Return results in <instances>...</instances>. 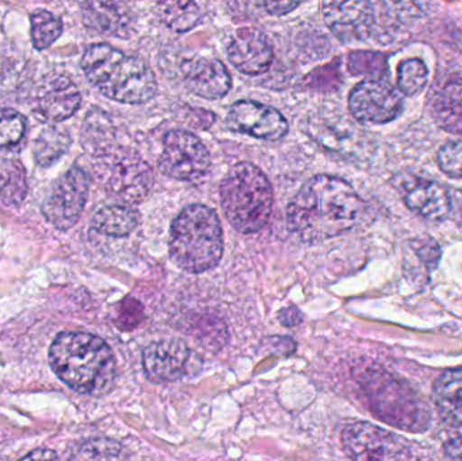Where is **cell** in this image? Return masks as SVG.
<instances>
[{"label": "cell", "instance_id": "22", "mask_svg": "<svg viewBox=\"0 0 462 461\" xmlns=\"http://www.w3.org/2000/svg\"><path fill=\"white\" fill-rule=\"evenodd\" d=\"M81 8L89 29L107 35H118L124 30V15L113 3H84Z\"/></svg>", "mask_w": 462, "mask_h": 461}, {"label": "cell", "instance_id": "27", "mask_svg": "<svg viewBox=\"0 0 462 461\" xmlns=\"http://www.w3.org/2000/svg\"><path fill=\"white\" fill-rule=\"evenodd\" d=\"M429 69L420 59L403 60L398 68V87L401 94L412 97L425 88Z\"/></svg>", "mask_w": 462, "mask_h": 461}, {"label": "cell", "instance_id": "10", "mask_svg": "<svg viewBox=\"0 0 462 461\" xmlns=\"http://www.w3.org/2000/svg\"><path fill=\"white\" fill-rule=\"evenodd\" d=\"M349 108L352 115L363 124H388L402 113L403 97L387 78H371L352 89Z\"/></svg>", "mask_w": 462, "mask_h": 461}, {"label": "cell", "instance_id": "35", "mask_svg": "<svg viewBox=\"0 0 462 461\" xmlns=\"http://www.w3.org/2000/svg\"><path fill=\"white\" fill-rule=\"evenodd\" d=\"M301 318H303V316L296 308L284 309L279 314L280 322L288 327H296V325L300 324Z\"/></svg>", "mask_w": 462, "mask_h": 461}, {"label": "cell", "instance_id": "5", "mask_svg": "<svg viewBox=\"0 0 462 461\" xmlns=\"http://www.w3.org/2000/svg\"><path fill=\"white\" fill-rule=\"evenodd\" d=\"M219 194L227 221L239 233L260 232L271 221L273 189L265 173L255 165H233L222 180Z\"/></svg>", "mask_w": 462, "mask_h": 461}, {"label": "cell", "instance_id": "15", "mask_svg": "<svg viewBox=\"0 0 462 461\" xmlns=\"http://www.w3.org/2000/svg\"><path fill=\"white\" fill-rule=\"evenodd\" d=\"M229 61L245 75L255 76L266 72L273 61V49L266 35L255 27L236 30L227 46Z\"/></svg>", "mask_w": 462, "mask_h": 461}, {"label": "cell", "instance_id": "36", "mask_svg": "<svg viewBox=\"0 0 462 461\" xmlns=\"http://www.w3.org/2000/svg\"><path fill=\"white\" fill-rule=\"evenodd\" d=\"M445 456L449 461H462V436L445 444Z\"/></svg>", "mask_w": 462, "mask_h": 461}, {"label": "cell", "instance_id": "16", "mask_svg": "<svg viewBox=\"0 0 462 461\" xmlns=\"http://www.w3.org/2000/svg\"><path fill=\"white\" fill-rule=\"evenodd\" d=\"M184 83L192 94L205 99H218L231 88V76L219 60L199 57L183 67Z\"/></svg>", "mask_w": 462, "mask_h": 461}, {"label": "cell", "instance_id": "18", "mask_svg": "<svg viewBox=\"0 0 462 461\" xmlns=\"http://www.w3.org/2000/svg\"><path fill=\"white\" fill-rule=\"evenodd\" d=\"M404 202L410 210L430 221H444L452 210L449 194L436 181L417 179L407 184Z\"/></svg>", "mask_w": 462, "mask_h": 461}, {"label": "cell", "instance_id": "9", "mask_svg": "<svg viewBox=\"0 0 462 461\" xmlns=\"http://www.w3.org/2000/svg\"><path fill=\"white\" fill-rule=\"evenodd\" d=\"M210 168V153L205 143L187 130H171L162 141L159 170L168 178L198 181Z\"/></svg>", "mask_w": 462, "mask_h": 461}, {"label": "cell", "instance_id": "7", "mask_svg": "<svg viewBox=\"0 0 462 461\" xmlns=\"http://www.w3.org/2000/svg\"><path fill=\"white\" fill-rule=\"evenodd\" d=\"M328 2L323 5V16L331 32L342 42L365 41L377 30H391L403 13L398 3Z\"/></svg>", "mask_w": 462, "mask_h": 461}, {"label": "cell", "instance_id": "20", "mask_svg": "<svg viewBox=\"0 0 462 461\" xmlns=\"http://www.w3.org/2000/svg\"><path fill=\"white\" fill-rule=\"evenodd\" d=\"M434 403L447 424L462 427V367L445 371L434 386Z\"/></svg>", "mask_w": 462, "mask_h": 461}, {"label": "cell", "instance_id": "8", "mask_svg": "<svg viewBox=\"0 0 462 461\" xmlns=\"http://www.w3.org/2000/svg\"><path fill=\"white\" fill-rule=\"evenodd\" d=\"M341 441L353 461H431L417 444L369 422L345 428Z\"/></svg>", "mask_w": 462, "mask_h": 461}, {"label": "cell", "instance_id": "4", "mask_svg": "<svg viewBox=\"0 0 462 461\" xmlns=\"http://www.w3.org/2000/svg\"><path fill=\"white\" fill-rule=\"evenodd\" d=\"M170 254L187 272L216 268L224 254V232L216 211L203 205L184 208L171 226Z\"/></svg>", "mask_w": 462, "mask_h": 461}, {"label": "cell", "instance_id": "32", "mask_svg": "<svg viewBox=\"0 0 462 461\" xmlns=\"http://www.w3.org/2000/svg\"><path fill=\"white\" fill-rule=\"evenodd\" d=\"M410 245L414 254L425 263L426 267L430 270L437 267L441 259V248L433 238H418V240L411 241Z\"/></svg>", "mask_w": 462, "mask_h": 461}, {"label": "cell", "instance_id": "21", "mask_svg": "<svg viewBox=\"0 0 462 461\" xmlns=\"http://www.w3.org/2000/svg\"><path fill=\"white\" fill-rule=\"evenodd\" d=\"M140 224V214L130 206H107L100 208L94 218L92 227L100 235L110 237H126Z\"/></svg>", "mask_w": 462, "mask_h": 461}, {"label": "cell", "instance_id": "28", "mask_svg": "<svg viewBox=\"0 0 462 461\" xmlns=\"http://www.w3.org/2000/svg\"><path fill=\"white\" fill-rule=\"evenodd\" d=\"M26 127V119L18 111L10 108L0 110V148H10L19 143Z\"/></svg>", "mask_w": 462, "mask_h": 461}, {"label": "cell", "instance_id": "30", "mask_svg": "<svg viewBox=\"0 0 462 461\" xmlns=\"http://www.w3.org/2000/svg\"><path fill=\"white\" fill-rule=\"evenodd\" d=\"M5 178L0 181V194L7 202L19 203L26 194V181L23 170L18 165H11L10 170L5 171Z\"/></svg>", "mask_w": 462, "mask_h": 461}, {"label": "cell", "instance_id": "17", "mask_svg": "<svg viewBox=\"0 0 462 461\" xmlns=\"http://www.w3.org/2000/svg\"><path fill=\"white\" fill-rule=\"evenodd\" d=\"M81 95L67 76L48 78L38 89L37 111L45 121L61 122L80 107Z\"/></svg>", "mask_w": 462, "mask_h": 461}, {"label": "cell", "instance_id": "23", "mask_svg": "<svg viewBox=\"0 0 462 461\" xmlns=\"http://www.w3.org/2000/svg\"><path fill=\"white\" fill-rule=\"evenodd\" d=\"M70 137L64 130L48 127L43 130L34 143V157L41 167H51L62 154L67 153Z\"/></svg>", "mask_w": 462, "mask_h": 461}, {"label": "cell", "instance_id": "31", "mask_svg": "<svg viewBox=\"0 0 462 461\" xmlns=\"http://www.w3.org/2000/svg\"><path fill=\"white\" fill-rule=\"evenodd\" d=\"M437 161L442 172L450 178L462 179V141H450L439 149Z\"/></svg>", "mask_w": 462, "mask_h": 461}, {"label": "cell", "instance_id": "34", "mask_svg": "<svg viewBox=\"0 0 462 461\" xmlns=\"http://www.w3.org/2000/svg\"><path fill=\"white\" fill-rule=\"evenodd\" d=\"M260 7L272 15H284L290 11L295 10L296 7L300 5V3L296 2H263L257 3Z\"/></svg>", "mask_w": 462, "mask_h": 461}, {"label": "cell", "instance_id": "3", "mask_svg": "<svg viewBox=\"0 0 462 461\" xmlns=\"http://www.w3.org/2000/svg\"><path fill=\"white\" fill-rule=\"evenodd\" d=\"M81 69L92 86L116 102L143 105L157 92L156 76L148 62L107 43L89 46L81 59Z\"/></svg>", "mask_w": 462, "mask_h": 461}, {"label": "cell", "instance_id": "14", "mask_svg": "<svg viewBox=\"0 0 462 461\" xmlns=\"http://www.w3.org/2000/svg\"><path fill=\"white\" fill-rule=\"evenodd\" d=\"M152 168L135 154L126 153L111 168L107 189L114 197L134 205L143 202L153 189Z\"/></svg>", "mask_w": 462, "mask_h": 461}, {"label": "cell", "instance_id": "1", "mask_svg": "<svg viewBox=\"0 0 462 461\" xmlns=\"http://www.w3.org/2000/svg\"><path fill=\"white\" fill-rule=\"evenodd\" d=\"M363 207V200L347 181L336 176H314L288 205V230L303 243H320L352 229Z\"/></svg>", "mask_w": 462, "mask_h": 461}, {"label": "cell", "instance_id": "12", "mask_svg": "<svg viewBox=\"0 0 462 461\" xmlns=\"http://www.w3.org/2000/svg\"><path fill=\"white\" fill-rule=\"evenodd\" d=\"M143 365L149 381L165 384L199 373L202 359L183 341H159L143 351Z\"/></svg>", "mask_w": 462, "mask_h": 461}, {"label": "cell", "instance_id": "2", "mask_svg": "<svg viewBox=\"0 0 462 461\" xmlns=\"http://www.w3.org/2000/svg\"><path fill=\"white\" fill-rule=\"evenodd\" d=\"M49 362L57 376L80 394H107L116 379L113 351L102 338L89 333L57 336L49 352Z\"/></svg>", "mask_w": 462, "mask_h": 461}, {"label": "cell", "instance_id": "24", "mask_svg": "<svg viewBox=\"0 0 462 461\" xmlns=\"http://www.w3.org/2000/svg\"><path fill=\"white\" fill-rule=\"evenodd\" d=\"M159 8L162 21L173 32H189L194 29L202 19V10L195 2L160 3Z\"/></svg>", "mask_w": 462, "mask_h": 461}, {"label": "cell", "instance_id": "25", "mask_svg": "<svg viewBox=\"0 0 462 461\" xmlns=\"http://www.w3.org/2000/svg\"><path fill=\"white\" fill-rule=\"evenodd\" d=\"M32 45L38 51L48 49L53 45L62 32V22L59 16L46 10H37L32 13Z\"/></svg>", "mask_w": 462, "mask_h": 461}, {"label": "cell", "instance_id": "11", "mask_svg": "<svg viewBox=\"0 0 462 461\" xmlns=\"http://www.w3.org/2000/svg\"><path fill=\"white\" fill-rule=\"evenodd\" d=\"M91 179L81 168L68 171L53 187V191L42 206L46 221L56 229L68 230L75 226L83 214L88 199Z\"/></svg>", "mask_w": 462, "mask_h": 461}, {"label": "cell", "instance_id": "33", "mask_svg": "<svg viewBox=\"0 0 462 461\" xmlns=\"http://www.w3.org/2000/svg\"><path fill=\"white\" fill-rule=\"evenodd\" d=\"M143 318V309L140 302L134 300H127L122 303L119 310L118 324L121 329L132 330L141 324Z\"/></svg>", "mask_w": 462, "mask_h": 461}, {"label": "cell", "instance_id": "13", "mask_svg": "<svg viewBox=\"0 0 462 461\" xmlns=\"http://www.w3.org/2000/svg\"><path fill=\"white\" fill-rule=\"evenodd\" d=\"M230 130L258 140L279 141L288 133L287 119L271 106L239 100L231 106L226 118Z\"/></svg>", "mask_w": 462, "mask_h": 461}, {"label": "cell", "instance_id": "26", "mask_svg": "<svg viewBox=\"0 0 462 461\" xmlns=\"http://www.w3.org/2000/svg\"><path fill=\"white\" fill-rule=\"evenodd\" d=\"M72 461H126L121 444L108 438H94L81 444Z\"/></svg>", "mask_w": 462, "mask_h": 461}, {"label": "cell", "instance_id": "37", "mask_svg": "<svg viewBox=\"0 0 462 461\" xmlns=\"http://www.w3.org/2000/svg\"><path fill=\"white\" fill-rule=\"evenodd\" d=\"M21 461H60L56 452L51 449H35Z\"/></svg>", "mask_w": 462, "mask_h": 461}, {"label": "cell", "instance_id": "19", "mask_svg": "<svg viewBox=\"0 0 462 461\" xmlns=\"http://www.w3.org/2000/svg\"><path fill=\"white\" fill-rule=\"evenodd\" d=\"M431 113L439 127L462 134V73L450 76L437 92Z\"/></svg>", "mask_w": 462, "mask_h": 461}, {"label": "cell", "instance_id": "29", "mask_svg": "<svg viewBox=\"0 0 462 461\" xmlns=\"http://www.w3.org/2000/svg\"><path fill=\"white\" fill-rule=\"evenodd\" d=\"M349 69L355 75H372L379 78L377 75L387 70V59L380 53L355 51L349 57Z\"/></svg>", "mask_w": 462, "mask_h": 461}, {"label": "cell", "instance_id": "6", "mask_svg": "<svg viewBox=\"0 0 462 461\" xmlns=\"http://www.w3.org/2000/svg\"><path fill=\"white\" fill-rule=\"evenodd\" d=\"M358 383L369 408L383 421L407 432L428 429V405L406 382L387 371L369 368L358 375Z\"/></svg>", "mask_w": 462, "mask_h": 461}]
</instances>
